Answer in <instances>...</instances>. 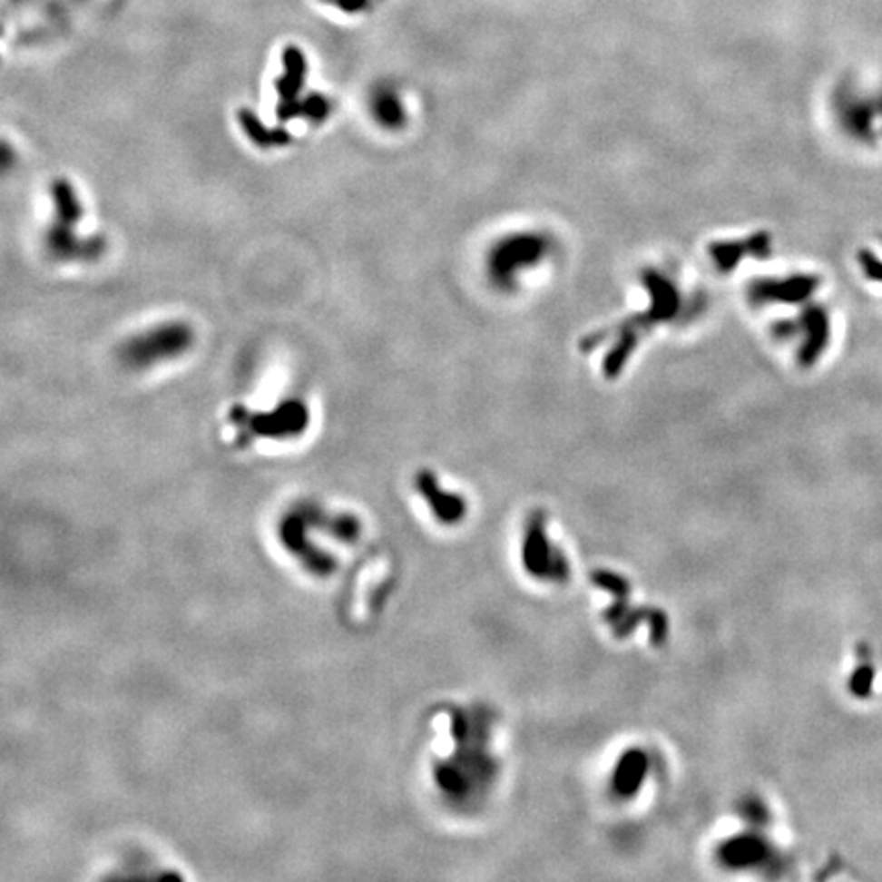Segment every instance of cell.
I'll return each instance as SVG.
<instances>
[{
    "instance_id": "1",
    "label": "cell",
    "mask_w": 882,
    "mask_h": 882,
    "mask_svg": "<svg viewBox=\"0 0 882 882\" xmlns=\"http://www.w3.org/2000/svg\"><path fill=\"white\" fill-rule=\"evenodd\" d=\"M192 346L194 329L191 323L172 318V321L152 325L150 329L131 335L121 346L119 356L127 368L150 370V368L182 358Z\"/></svg>"
},
{
    "instance_id": "7",
    "label": "cell",
    "mask_w": 882,
    "mask_h": 882,
    "mask_svg": "<svg viewBox=\"0 0 882 882\" xmlns=\"http://www.w3.org/2000/svg\"><path fill=\"white\" fill-rule=\"evenodd\" d=\"M237 121H240L245 137H248L253 145L261 147V150L282 147L292 142L290 133L284 127H276V129L266 127L264 122L258 119V114L250 109H240V113H237Z\"/></svg>"
},
{
    "instance_id": "10",
    "label": "cell",
    "mask_w": 882,
    "mask_h": 882,
    "mask_svg": "<svg viewBox=\"0 0 882 882\" xmlns=\"http://www.w3.org/2000/svg\"><path fill=\"white\" fill-rule=\"evenodd\" d=\"M321 3L338 6L343 13H358V11H364L368 0H321Z\"/></svg>"
},
{
    "instance_id": "4",
    "label": "cell",
    "mask_w": 882,
    "mask_h": 882,
    "mask_svg": "<svg viewBox=\"0 0 882 882\" xmlns=\"http://www.w3.org/2000/svg\"><path fill=\"white\" fill-rule=\"evenodd\" d=\"M284 74L276 80V93L280 103H294L300 98V90L305 86L307 76V57L297 45H289L282 54Z\"/></svg>"
},
{
    "instance_id": "5",
    "label": "cell",
    "mask_w": 882,
    "mask_h": 882,
    "mask_svg": "<svg viewBox=\"0 0 882 882\" xmlns=\"http://www.w3.org/2000/svg\"><path fill=\"white\" fill-rule=\"evenodd\" d=\"M370 114L382 129H400L405 125V106L395 88L378 86L370 94Z\"/></svg>"
},
{
    "instance_id": "3",
    "label": "cell",
    "mask_w": 882,
    "mask_h": 882,
    "mask_svg": "<svg viewBox=\"0 0 882 882\" xmlns=\"http://www.w3.org/2000/svg\"><path fill=\"white\" fill-rule=\"evenodd\" d=\"M307 407L300 400H286L276 407L274 413L251 416V427L268 436H280V433H297L307 423Z\"/></svg>"
},
{
    "instance_id": "9",
    "label": "cell",
    "mask_w": 882,
    "mask_h": 882,
    "mask_svg": "<svg viewBox=\"0 0 882 882\" xmlns=\"http://www.w3.org/2000/svg\"><path fill=\"white\" fill-rule=\"evenodd\" d=\"M872 681H874V666L870 662H864V664L856 670V674L852 676V692L856 697H868L872 691Z\"/></svg>"
},
{
    "instance_id": "2",
    "label": "cell",
    "mask_w": 882,
    "mask_h": 882,
    "mask_svg": "<svg viewBox=\"0 0 882 882\" xmlns=\"http://www.w3.org/2000/svg\"><path fill=\"white\" fill-rule=\"evenodd\" d=\"M44 245L55 260H96L106 248L103 237H78L74 227L55 223L47 227Z\"/></svg>"
},
{
    "instance_id": "8",
    "label": "cell",
    "mask_w": 882,
    "mask_h": 882,
    "mask_svg": "<svg viewBox=\"0 0 882 882\" xmlns=\"http://www.w3.org/2000/svg\"><path fill=\"white\" fill-rule=\"evenodd\" d=\"M331 113V103L329 98L313 93L307 98H299L294 103H280L276 106V114L280 121H290V119H305L309 122H321Z\"/></svg>"
},
{
    "instance_id": "6",
    "label": "cell",
    "mask_w": 882,
    "mask_h": 882,
    "mask_svg": "<svg viewBox=\"0 0 882 882\" xmlns=\"http://www.w3.org/2000/svg\"><path fill=\"white\" fill-rule=\"evenodd\" d=\"M52 202H54V220L52 223L62 227H76L84 209H82L80 199L74 186L65 178H57L52 182Z\"/></svg>"
}]
</instances>
